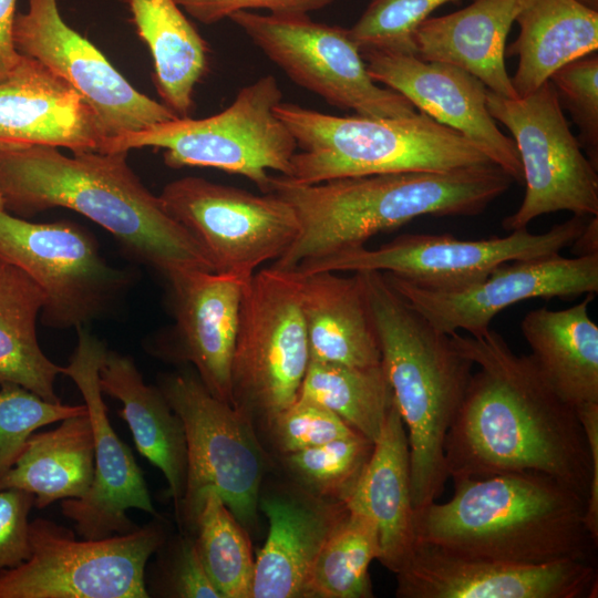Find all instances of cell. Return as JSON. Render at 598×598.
<instances>
[{
    "label": "cell",
    "instance_id": "6da1fadb",
    "mask_svg": "<svg viewBox=\"0 0 598 598\" xmlns=\"http://www.w3.org/2000/svg\"><path fill=\"white\" fill-rule=\"evenodd\" d=\"M478 365L444 443L448 477L538 472L587 499L598 538V465L576 409L543 375L530 354H516L496 331L450 336Z\"/></svg>",
    "mask_w": 598,
    "mask_h": 598
},
{
    "label": "cell",
    "instance_id": "7dc6e473",
    "mask_svg": "<svg viewBox=\"0 0 598 598\" xmlns=\"http://www.w3.org/2000/svg\"><path fill=\"white\" fill-rule=\"evenodd\" d=\"M0 209H6L4 208V200H3L1 192H0Z\"/></svg>",
    "mask_w": 598,
    "mask_h": 598
},
{
    "label": "cell",
    "instance_id": "ac0fdd59",
    "mask_svg": "<svg viewBox=\"0 0 598 598\" xmlns=\"http://www.w3.org/2000/svg\"><path fill=\"white\" fill-rule=\"evenodd\" d=\"M78 330V344L62 374L80 390L94 436V477L86 494L63 499L62 514L74 523L75 532L86 539H100L137 529L126 515L136 508L154 517L146 482L131 448L117 436L107 416L99 384V370L106 346L84 327Z\"/></svg>",
    "mask_w": 598,
    "mask_h": 598
},
{
    "label": "cell",
    "instance_id": "44dd1931",
    "mask_svg": "<svg viewBox=\"0 0 598 598\" xmlns=\"http://www.w3.org/2000/svg\"><path fill=\"white\" fill-rule=\"evenodd\" d=\"M370 76L408 99L415 109L474 143L514 182L523 169L513 138L504 135L486 106V86L455 65L414 54L361 52Z\"/></svg>",
    "mask_w": 598,
    "mask_h": 598
},
{
    "label": "cell",
    "instance_id": "cb8c5ba5",
    "mask_svg": "<svg viewBox=\"0 0 598 598\" xmlns=\"http://www.w3.org/2000/svg\"><path fill=\"white\" fill-rule=\"evenodd\" d=\"M526 2L474 0L453 13L427 18L414 32V55L461 68L489 91L516 100L505 66V42Z\"/></svg>",
    "mask_w": 598,
    "mask_h": 598
},
{
    "label": "cell",
    "instance_id": "f35d334b",
    "mask_svg": "<svg viewBox=\"0 0 598 598\" xmlns=\"http://www.w3.org/2000/svg\"><path fill=\"white\" fill-rule=\"evenodd\" d=\"M156 561L145 568L148 597L220 598L196 550L194 535L183 533L161 544Z\"/></svg>",
    "mask_w": 598,
    "mask_h": 598
},
{
    "label": "cell",
    "instance_id": "9c48e42d",
    "mask_svg": "<svg viewBox=\"0 0 598 598\" xmlns=\"http://www.w3.org/2000/svg\"><path fill=\"white\" fill-rule=\"evenodd\" d=\"M159 515L143 527L76 539L53 520L30 522V557L0 571V598H148L145 568L167 537Z\"/></svg>",
    "mask_w": 598,
    "mask_h": 598
},
{
    "label": "cell",
    "instance_id": "4316f807",
    "mask_svg": "<svg viewBox=\"0 0 598 598\" xmlns=\"http://www.w3.org/2000/svg\"><path fill=\"white\" fill-rule=\"evenodd\" d=\"M297 275L310 360L359 368L380 365L379 342L358 275Z\"/></svg>",
    "mask_w": 598,
    "mask_h": 598
},
{
    "label": "cell",
    "instance_id": "ee69618b",
    "mask_svg": "<svg viewBox=\"0 0 598 598\" xmlns=\"http://www.w3.org/2000/svg\"><path fill=\"white\" fill-rule=\"evenodd\" d=\"M17 0H0V81L7 79L21 63L13 41V22Z\"/></svg>",
    "mask_w": 598,
    "mask_h": 598
},
{
    "label": "cell",
    "instance_id": "5b68a950",
    "mask_svg": "<svg viewBox=\"0 0 598 598\" xmlns=\"http://www.w3.org/2000/svg\"><path fill=\"white\" fill-rule=\"evenodd\" d=\"M358 275L381 352V365L404 424L414 509L435 502L448 478L444 443L473 362L451 337L412 308L379 271Z\"/></svg>",
    "mask_w": 598,
    "mask_h": 598
},
{
    "label": "cell",
    "instance_id": "8fae6325",
    "mask_svg": "<svg viewBox=\"0 0 598 598\" xmlns=\"http://www.w3.org/2000/svg\"><path fill=\"white\" fill-rule=\"evenodd\" d=\"M0 260L44 292L42 322L80 328L106 315L127 289L130 271L111 266L94 236L69 220L32 223L0 209Z\"/></svg>",
    "mask_w": 598,
    "mask_h": 598
},
{
    "label": "cell",
    "instance_id": "2e32d148",
    "mask_svg": "<svg viewBox=\"0 0 598 598\" xmlns=\"http://www.w3.org/2000/svg\"><path fill=\"white\" fill-rule=\"evenodd\" d=\"M388 283L434 328L448 336H477L504 309L535 298L573 299L598 291V254L566 258L554 254L504 262L485 277L455 288L417 286L382 272Z\"/></svg>",
    "mask_w": 598,
    "mask_h": 598
},
{
    "label": "cell",
    "instance_id": "7402d4cb",
    "mask_svg": "<svg viewBox=\"0 0 598 598\" xmlns=\"http://www.w3.org/2000/svg\"><path fill=\"white\" fill-rule=\"evenodd\" d=\"M106 138L82 95L37 60L23 55L0 81V148L45 145L101 152Z\"/></svg>",
    "mask_w": 598,
    "mask_h": 598
},
{
    "label": "cell",
    "instance_id": "e575fe53",
    "mask_svg": "<svg viewBox=\"0 0 598 598\" xmlns=\"http://www.w3.org/2000/svg\"><path fill=\"white\" fill-rule=\"evenodd\" d=\"M193 535L220 598H251L255 559L248 535L214 489L206 494Z\"/></svg>",
    "mask_w": 598,
    "mask_h": 598
},
{
    "label": "cell",
    "instance_id": "74e56055",
    "mask_svg": "<svg viewBox=\"0 0 598 598\" xmlns=\"http://www.w3.org/2000/svg\"><path fill=\"white\" fill-rule=\"evenodd\" d=\"M454 0H370L349 30L360 51L414 54L416 28L439 7Z\"/></svg>",
    "mask_w": 598,
    "mask_h": 598
},
{
    "label": "cell",
    "instance_id": "bcb514c9",
    "mask_svg": "<svg viewBox=\"0 0 598 598\" xmlns=\"http://www.w3.org/2000/svg\"><path fill=\"white\" fill-rule=\"evenodd\" d=\"M584 6L598 11V0H577Z\"/></svg>",
    "mask_w": 598,
    "mask_h": 598
},
{
    "label": "cell",
    "instance_id": "484cf974",
    "mask_svg": "<svg viewBox=\"0 0 598 598\" xmlns=\"http://www.w3.org/2000/svg\"><path fill=\"white\" fill-rule=\"evenodd\" d=\"M103 393L118 400L117 412L128 425L135 446L165 476L175 514L187 480V446L183 422L158 386L146 384L133 359L107 350L99 370Z\"/></svg>",
    "mask_w": 598,
    "mask_h": 598
},
{
    "label": "cell",
    "instance_id": "9a60e30c",
    "mask_svg": "<svg viewBox=\"0 0 598 598\" xmlns=\"http://www.w3.org/2000/svg\"><path fill=\"white\" fill-rule=\"evenodd\" d=\"M165 210L204 247L216 271L251 276L277 260L300 231L298 217L282 198L187 176L158 195Z\"/></svg>",
    "mask_w": 598,
    "mask_h": 598
},
{
    "label": "cell",
    "instance_id": "1f68e13d",
    "mask_svg": "<svg viewBox=\"0 0 598 598\" xmlns=\"http://www.w3.org/2000/svg\"><path fill=\"white\" fill-rule=\"evenodd\" d=\"M44 303V292L24 271L0 260V385L18 384L55 403L62 367L44 354L35 330Z\"/></svg>",
    "mask_w": 598,
    "mask_h": 598
},
{
    "label": "cell",
    "instance_id": "8992f818",
    "mask_svg": "<svg viewBox=\"0 0 598 598\" xmlns=\"http://www.w3.org/2000/svg\"><path fill=\"white\" fill-rule=\"evenodd\" d=\"M275 112L299 148L288 177L298 184L493 163L461 133L422 112L398 118L337 116L286 102Z\"/></svg>",
    "mask_w": 598,
    "mask_h": 598
},
{
    "label": "cell",
    "instance_id": "60d3db41",
    "mask_svg": "<svg viewBox=\"0 0 598 598\" xmlns=\"http://www.w3.org/2000/svg\"><path fill=\"white\" fill-rule=\"evenodd\" d=\"M267 426L282 454L315 447L357 433L330 410L301 398L275 415Z\"/></svg>",
    "mask_w": 598,
    "mask_h": 598
},
{
    "label": "cell",
    "instance_id": "d4e9b609",
    "mask_svg": "<svg viewBox=\"0 0 598 598\" xmlns=\"http://www.w3.org/2000/svg\"><path fill=\"white\" fill-rule=\"evenodd\" d=\"M347 506L374 522L379 561L396 574L413 549L415 532L409 441L395 401Z\"/></svg>",
    "mask_w": 598,
    "mask_h": 598
},
{
    "label": "cell",
    "instance_id": "f6af8a7d",
    "mask_svg": "<svg viewBox=\"0 0 598 598\" xmlns=\"http://www.w3.org/2000/svg\"><path fill=\"white\" fill-rule=\"evenodd\" d=\"M576 256H588L598 254V218L591 216L576 240L570 245Z\"/></svg>",
    "mask_w": 598,
    "mask_h": 598
},
{
    "label": "cell",
    "instance_id": "8d00e7d4",
    "mask_svg": "<svg viewBox=\"0 0 598 598\" xmlns=\"http://www.w3.org/2000/svg\"><path fill=\"white\" fill-rule=\"evenodd\" d=\"M86 413L85 404L54 403L18 384L0 385V478L13 466L38 429Z\"/></svg>",
    "mask_w": 598,
    "mask_h": 598
},
{
    "label": "cell",
    "instance_id": "7bdbcfd3",
    "mask_svg": "<svg viewBox=\"0 0 598 598\" xmlns=\"http://www.w3.org/2000/svg\"><path fill=\"white\" fill-rule=\"evenodd\" d=\"M189 16L204 24L229 18L237 11L267 9L271 14H307L334 0H174Z\"/></svg>",
    "mask_w": 598,
    "mask_h": 598
},
{
    "label": "cell",
    "instance_id": "ab89813d",
    "mask_svg": "<svg viewBox=\"0 0 598 598\" xmlns=\"http://www.w3.org/2000/svg\"><path fill=\"white\" fill-rule=\"evenodd\" d=\"M557 100L579 128L578 142L598 169V54L578 58L549 78Z\"/></svg>",
    "mask_w": 598,
    "mask_h": 598
},
{
    "label": "cell",
    "instance_id": "d6a6232c",
    "mask_svg": "<svg viewBox=\"0 0 598 598\" xmlns=\"http://www.w3.org/2000/svg\"><path fill=\"white\" fill-rule=\"evenodd\" d=\"M298 398L330 410L372 443L394 404L381 364L359 368L310 360Z\"/></svg>",
    "mask_w": 598,
    "mask_h": 598
},
{
    "label": "cell",
    "instance_id": "3957f363",
    "mask_svg": "<svg viewBox=\"0 0 598 598\" xmlns=\"http://www.w3.org/2000/svg\"><path fill=\"white\" fill-rule=\"evenodd\" d=\"M453 482L451 499L414 509L415 542L471 558L597 565L587 499L568 485L538 472Z\"/></svg>",
    "mask_w": 598,
    "mask_h": 598
},
{
    "label": "cell",
    "instance_id": "277c9868",
    "mask_svg": "<svg viewBox=\"0 0 598 598\" xmlns=\"http://www.w3.org/2000/svg\"><path fill=\"white\" fill-rule=\"evenodd\" d=\"M513 178L493 163L447 172H401L298 184L271 176L267 193L293 208L300 231L270 266L300 264L364 246L374 235L424 216H473L503 195Z\"/></svg>",
    "mask_w": 598,
    "mask_h": 598
},
{
    "label": "cell",
    "instance_id": "603a6c76",
    "mask_svg": "<svg viewBox=\"0 0 598 598\" xmlns=\"http://www.w3.org/2000/svg\"><path fill=\"white\" fill-rule=\"evenodd\" d=\"M258 509L268 519V535L255 559L251 598H305L311 568L347 515V504L295 484L260 491Z\"/></svg>",
    "mask_w": 598,
    "mask_h": 598
},
{
    "label": "cell",
    "instance_id": "4fadbf2b",
    "mask_svg": "<svg viewBox=\"0 0 598 598\" xmlns=\"http://www.w3.org/2000/svg\"><path fill=\"white\" fill-rule=\"evenodd\" d=\"M228 19L293 82L329 104L378 118L416 113L408 99L370 76L348 29L316 22L307 14L237 11Z\"/></svg>",
    "mask_w": 598,
    "mask_h": 598
},
{
    "label": "cell",
    "instance_id": "7a4b0ae2",
    "mask_svg": "<svg viewBox=\"0 0 598 598\" xmlns=\"http://www.w3.org/2000/svg\"><path fill=\"white\" fill-rule=\"evenodd\" d=\"M0 192L6 210L20 217L54 207L82 214L165 279L184 270L216 271L200 243L131 168L127 152L68 156L45 145L0 148Z\"/></svg>",
    "mask_w": 598,
    "mask_h": 598
},
{
    "label": "cell",
    "instance_id": "ffe728a7",
    "mask_svg": "<svg viewBox=\"0 0 598 598\" xmlns=\"http://www.w3.org/2000/svg\"><path fill=\"white\" fill-rule=\"evenodd\" d=\"M251 276L184 270L166 278L175 323L153 346L162 359L190 363L207 390L231 405L240 305Z\"/></svg>",
    "mask_w": 598,
    "mask_h": 598
},
{
    "label": "cell",
    "instance_id": "30bf717a",
    "mask_svg": "<svg viewBox=\"0 0 598 598\" xmlns=\"http://www.w3.org/2000/svg\"><path fill=\"white\" fill-rule=\"evenodd\" d=\"M309 363L298 275L271 267L255 272L240 305L231 365L234 406L267 425L298 399Z\"/></svg>",
    "mask_w": 598,
    "mask_h": 598
},
{
    "label": "cell",
    "instance_id": "f546056e",
    "mask_svg": "<svg viewBox=\"0 0 598 598\" xmlns=\"http://www.w3.org/2000/svg\"><path fill=\"white\" fill-rule=\"evenodd\" d=\"M94 436L89 414L61 421L51 431L33 433L13 466L0 478V489L19 488L45 508L58 499L80 498L94 477Z\"/></svg>",
    "mask_w": 598,
    "mask_h": 598
},
{
    "label": "cell",
    "instance_id": "f1b7e54d",
    "mask_svg": "<svg viewBox=\"0 0 598 598\" xmlns=\"http://www.w3.org/2000/svg\"><path fill=\"white\" fill-rule=\"evenodd\" d=\"M515 21L519 34L505 49V56H519L511 78L518 99L565 64L597 51L598 11L577 0H527Z\"/></svg>",
    "mask_w": 598,
    "mask_h": 598
},
{
    "label": "cell",
    "instance_id": "e0dca14e",
    "mask_svg": "<svg viewBox=\"0 0 598 598\" xmlns=\"http://www.w3.org/2000/svg\"><path fill=\"white\" fill-rule=\"evenodd\" d=\"M13 41L20 54L37 60L82 95L107 138L177 117L134 89L96 47L68 25L58 0H28V10L16 13Z\"/></svg>",
    "mask_w": 598,
    "mask_h": 598
},
{
    "label": "cell",
    "instance_id": "4dcf8cb0",
    "mask_svg": "<svg viewBox=\"0 0 598 598\" xmlns=\"http://www.w3.org/2000/svg\"><path fill=\"white\" fill-rule=\"evenodd\" d=\"M154 63V83L177 117H189L196 84L208 66V47L174 0H125Z\"/></svg>",
    "mask_w": 598,
    "mask_h": 598
},
{
    "label": "cell",
    "instance_id": "52a82bcc",
    "mask_svg": "<svg viewBox=\"0 0 598 598\" xmlns=\"http://www.w3.org/2000/svg\"><path fill=\"white\" fill-rule=\"evenodd\" d=\"M282 92L268 74L241 87L224 111L205 117H176L138 132L110 137L102 153L164 150L167 166L213 167L239 174L267 193L271 171L289 177L297 142L275 112Z\"/></svg>",
    "mask_w": 598,
    "mask_h": 598
},
{
    "label": "cell",
    "instance_id": "d590c367",
    "mask_svg": "<svg viewBox=\"0 0 598 598\" xmlns=\"http://www.w3.org/2000/svg\"><path fill=\"white\" fill-rule=\"evenodd\" d=\"M371 441L359 433L302 451L282 454L293 483L308 493L346 503L355 489L371 457Z\"/></svg>",
    "mask_w": 598,
    "mask_h": 598
},
{
    "label": "cell",
    "instance_id": "83f0119b",
    "mask_svg": "<svg viewBox=\"0 0 598 598\" xmlns=\"http://www.w3.org/2000/svg\"><path fill=\"white\" fill-rule=\"evenodd\" d=\"M591 300L589 293L567 309L538 308L520 322L534 362L576 410L598 404V326L589 317Z\"/></svg>",
    "mask_w": 598,
    "mask_h": 598
},
{
    "label": "cell",
    "instance_id": "7c38bea8",
    "mask_svg": "<svg viewBox=\"0 0 598 598\" xmlns=\"http://www.w3.org/2000/svg\"><path fill=\"white\" fill-rule=\"evenodd\" d=\"M486 106L512 133L526 186L520 206L503 219L504 229H524L536 217L560 210L598 216L597 168L573 135L549 80L516 100L487 89Z\"/></svg>",
    "mask_w": 598,
    "mask_h": 598
},
{
    "label": "cell",
    "instance_id": "5bb4252c",
    "mask_svg": "<svg viewBox=\"0 0 598 598\" xmlns=\"http://www.w3.org/2000/svg\"><path fill=\"white\" fill-rule=\"evenodd\" d=\"M588 217L573 216L544 234L526 228L508 236L463 240L452 235L406 234L379 248L364 246L305 261L292 271H379L396 275L421 287H461L485 277L512 260L532 259L569 247L584 230Z\"/></svg>",
    "mask_w": 598,
    "mask_h": 598
},
{
    "label": "cell",
    "instance_id": "b9f144b4",
    "mask_svg": "<svg viewBox=\"0 0 598 598\" xmlns=\"http://www.w3.org/2000/svg\"><path fill=\"white\" fill-rule=\"evenodd\" d=\"M34 495L19 488L0 489V571L30 557L29 513Z\"/></svg>",
    "mask_w": 598,
    "mask_h": 598
},
{
    "label": "cell",
    "instance_id": "836d02e7",
    "mask_svg": "<svg viewBox=\"0 0 598 598\" xmlns=\"http://www.w3.org/2000/svg\"><path fill=\"white\" fill-rule=\"evenodd\" d=\"M379 557L380 543L374 522L348 508L311 568L305 598L373 597L369 567Z\"/></svg>",
    "mask_w": 598,
    "mask_h": 598
},
{
    "label": "cell",
    "instance_id": "d6986e66",
    "mask_svg": "<svg viewBox=\"0 0 598 598\" xmlns=\"http://www.w3.org/2000/svg\"><path fill=\"white\" fill-rule=\"evenodd\" d=\"M395 576L400 598H592L598 588L595 564L471 558L422 542Z\"/></svg>",
    "mask_w": 598,
    "mask_h": 598
},
{
    "label": "cell",
    "instance_id": "ba28073f",
    "mask_svg": "<svg viewBox=\"0 0 598 598\" xmlns=\"http://www.w3.org/2000/svg\"><path fill=\"white\" fill-rule=\"evenodd\" d=\"M159 390L181 417L187 446V480L175 514L193 535L206 494L214 489L245 529L257 524L268 458L250 415L214 396L193 369L161 375Z\"/></svg>",
    "mask_w": 598,
    "mask_h": 598
}]
</instances>
